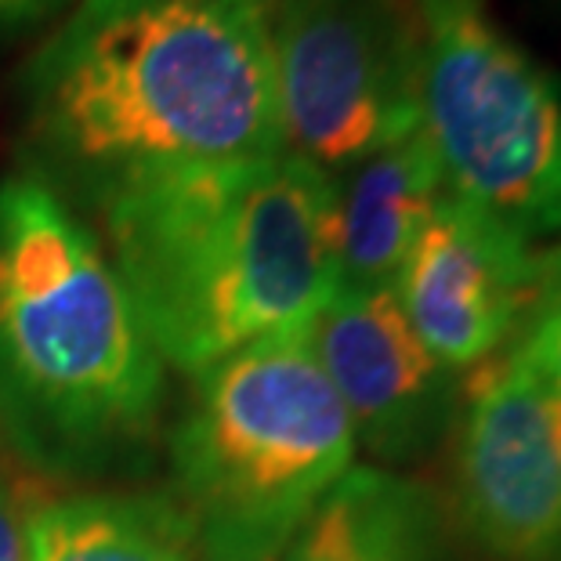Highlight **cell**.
<instances>
[{
  "instance_id": "ba28073f",
  "label": "cell",
  "mask_w": 561,
  "mask_h": 561,
  "mask_svg": "<svg viewBox=\"0 0 561 561\" xmlns=\"http://www.w3.org/2000/svg\"><path fill=\"white\" fill-rule=\"evenodd\" d=\"M540 250L479 203L446 193L405 254L396 297L446 369L493 359L522 327Z\"/></svg>"
},
{
  "instance_id": "7a4b0ae2",
  "label": "cell",
  "mask_w": 561,
  "mask_h": 561,
  "mask_svg": "<svg viewBox=\"0 0 561 561\" xmlns=\"http://www.w3.org/2000/svg\"><path fill=\"white\" fill-rule=\"evenodd\" d=\"M26 99L44 146L99 182L286 152L265 0H77Z\"/></svg>"
},
{
  "instance_id": "30bf717a",
  "label": "cell",
  "mask_w": 561,
  "mask_h": 561,
  "mask_svg": "<svg viewBox=\"0 0 561 561\" xmlns=\"http://www.w3.org/2000/svg\"><path fill=\"white\" fill-rule=\"evenodd\" d=\"M341 286H391L405 254L449 193L424 127L333 178Z\"/></svg>"
},
{
  "instance_id": "277c9868",
  "label": "cell",
  "mask_w": 561,
  "mask_h": 561,
  "mask_svg": "<svg viewBox=\"0 0 561 561\" xmlns=\"http://www.w3.org/2000/svg\"><path fill=\"white\" fill-rule=\"evenodd\" d=\"M355 424L312 330L250 344L203 374L174 435V471L199 554L279 561L322 496L352 471Z\"/></svg>"
},
{
  "instance_id": "7c38bea8",
  "label": "cell",
  "mask_w": 561,
  "mask_h": 561,
  "mask_svg": "<svg viewBox=\"0 0 561 561\" xmlns=\"http://www.w3.org/2000/svg\"><path fill=\"white\" fill-rule=\"evenodd\" d=\"M30 561H196L185 511L138 496L47 500L26 529Z\"/></svg>"
},
{
  "instance_id": "5b68a950",
  "label": "cell",
  "mask_w": 561,
  "mask_h": 561,
  "mask_svg": "<svg viewBox=\"0 0 561 561\" xmlns=\"http://www.w3.org/2000/svg\"><path fill=\"white\" fill-rule=\"evenodd\" d=\"M421 127L446 188L518 232L561 236V80L489 0H413Z\"/></svg>"
},
{
  "instance_id": "52a82bcc",
  "label": "cell",
  "mask_w": 561,
  "mask_h": 561,
  "mask_svg": "<svg viewBox=\"0 0 561 561\" xmlns=\"http://www.w3.org/2000/svg\"><path fill=\"white\" fill-rule=\"evenodd\" d=\"M471 369L457 442L463 525L500 561H561V388L515 352Z\"/></svg>"
},
{
  "instance_id": "9c48e42d",
  "label": "cell",
  "mask_w": 561,
  "mask_h": 561,
  "mask_svg": "<svg viewBox=\"0 0 561 561\" xmlns=\"http://www.w3.org/2000/svg\"><path fill=\"white\" fill-rule=\"evenodd\" d=\"M312 348L355 424L385 457L427 449L449 413V374L405 319L396 286H341Z\"/></svg>"
},
{
  "instance_id": "4fadbf2b",
  "label": "cell",
  "mask_w": 561,
  "mask_h": 561,
  "mask_svg": "<svg viewBox=\"0 0 561 561\" xmlns=\"http://www.w3.org/2000/svg\"><path fill=\"white\" fill-rule=\"evenodd\" d=\"M507 352L561 388V243L540 250L533 297L525 305L522 327L507 341Z\"/></svg>"
},
{
  "instance_id": "5bb4252c",
  "label": "cell",
  "mask_w": 561,
  "mask_h": 561,
  "mask_svg": "<svg viewBox=\"0 0 561 561\" xmlns=\"http://www.w3.org/2000/svg\"><path fill=\"white\" fill-rule=\"evenodd\" d=\"M37 507L26 485L0 471V561H30L26 529Z\"/></svg>"
},
{
  "instance_id": "8fae6325",
  "label": "cell",
  "mask_w": 561,
  "mask_h": 561,
  "mask_svg": "<svg viewBox=\"0 0 561 561\" xmlns=\"http://www.w3.org/2000/svg\"><path fill=\"white\" fill-rule=\"evenodd\" d=\"M279 561H435L432 504L385 471H348Z\"/></svg>"
},
{
  "instance_id": "8992f818",
  "label": "cell",
  "mask_w": 561,
  "mask_h": 561,
  "mask_svg": "<svg viewBox=\"0 0 561 561\" xmlns=\"http://www.w3.org/2000/svg\"><path fill=\"white\" fill-rule=\"evenodd\" d=\"M286 152L327 174L421 127L413 0H265Z\"/></svg>"
},
{
  "instance_id": "3957f363",
  "label": "cell",
  "mask_w": 561,
  "mask_h": 561,
  "mask_svg": "<svg viewBox=\"0 0 561 561\" xmlns=\"http://www.w3.org/2000/svg\"><path fill=\"white\" fill-rule=\"evenodd\" d=\"M160 355L102 243L37 174L0 182V413L44 457L152 421Z\"/></svg>"
},
{
  "instance_id": "9a60e30c",
  "label": "cell",
  "mask_w": 561,
  "mask_h": 561,
  "mask_svg": "<svg viewBox=\"0 0 561 561\" xmlns=\"http://www.w3.org/2000/svg\"><path fill=\"white\" fill-rule=\"evenodd\" d=\"M73 4L77 0H0V37L41 26Z\"/></svg>"
},
{
  "instance_id": "6da1fadb",
  "label": "cell",
  "mask_w": 561,
  "mask_h": 561,
  "mask_svg": "<svg viewBox=\"0 0 561 561\" xmlns=\"http://www.w3.org/2000/svg\"><path fill=\"white\" fill-rule=\"evenodd\" d=\"M102 214L141 333L185 374L308 333L341 290L333 174L294 152L113 178Z\"/></svg>"
}]
</instances>
